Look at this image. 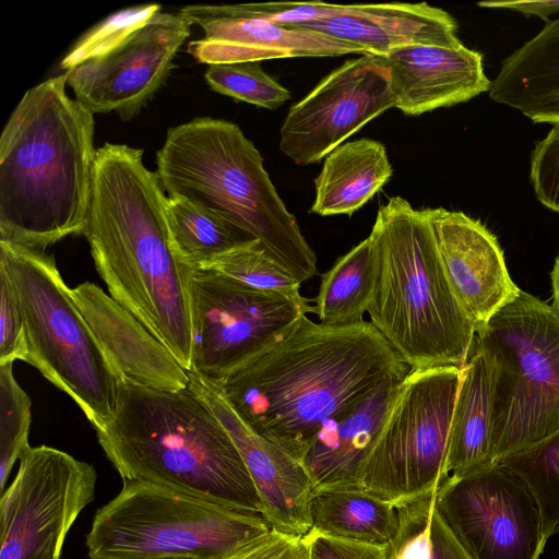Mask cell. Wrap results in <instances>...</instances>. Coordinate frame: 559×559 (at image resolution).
I'll list each match as a JSON object with an SVG mask.
<instances>
[{
	"label": "cell",
	"instance_id": "obj_1",
	"mask_svg": "<svg viewBox=\"0 0 559 559\" xmlns=\"http://www.w3.org/2000/svg\"><path fill=\"white\" fill-rule=\"evenodd\" d=\"M409 371L370 321L334 326L305 314L211 383L250 429L300 461L326 418Z\"/></svg>",
	"mask_w": 559,
	"mask_h": 559
},
{
	"label": "cell",
	"instance_id": "obj_2",
	"mask_svg": "<svg viewBox=\"0 0 559 559\" xmlns=\"http://www.w3.org/2000/svg\"><path fill=\"white\" fill-rule=\"evenodd\" d=\"M165 191L143 151L105 143L96 150L83 235L109 295L187 370L192 324L187 267L175 251Z\"/></svg>",
	"mask_w": 559,
	"mask_h": 559
},
{
	"label": "cell",
	"instance_id": "obj_3",
	"mask_svg": "<svg viewBox=\"0 0 559 559\" xmlns=\"http://www.w3.org/2000/svg\"><path fill=\"white\" fill-rule=\"evenodd\" d=\"M67 72L31 87L0 138V241L44 251L83 234L91 203L94 114Z\"/></svg>",
	"mask_w": 559,
	"mask_h": 559
},
{
	"label": "cell",
	"instance_id": "obj_4",
	"mask_svg": "<svg viewBox=\"0 0 559 559\" xmlns=\"http://www.w3.org/2000/svg\"><path fill=\"white\" fill-rule=\"evenodd\" d=\"M96 432L122 479L262 516L260 497L235 442L189 385L159 390L121 380L114 416Z\"/></svg>",
	"mask_w": 559,
	"mask_h": 559
},
{
	"label": "cell",
	"instance_id": "obj_5",
	"mask_svg": "<svg viewBox=\"0 0 559 559\" xmlns=\"http://www.w3.org/2000/svg\"><path fill=\"white\" fill-rule=\"evenodd\" d=\"M155 174L167 197L248 231L300 284L317 274L316 253L236 123L202 117L168 129Z\"/></svg>",
	"mask_w": 559,
	"mask_h": 559
},
{
	"label": "cell",
	"instance_id": "obj_6",
	"mask_svg": "<svg viewBox=\"0 0 559 559\" xmlns=\"http://www.w3.org/2000/svg\"><path fill=\"white\" fill-rule=\"evenodd\" d=\"M370 236L378 252L370 322L411 369L462 368L475 326L448 282L428 210L393 197Z\"/></svg>",
	"mask_w": 559,
	"mask_h": 559
},
{
	"label": "cell",
	"instance_id": "obj_7",
	"mask_svg": "<svg viewBox=\"0 0 559 559\" xmlns=\"http://www.w3.org/2000/svg\"><path fill=\"white\" fill-rule=\"evenodd\" d=\"M0 264L19 299L26 362L66 392L96 431L116 411L120 377L80 311L55 259L40 250L0 241Z\"/></svg>",
	"mask_w": 559,
	"mask_h": 559
},
{
	"label": "cell",
	"instance_id": "obj_8",
	"mask_svg": "<svg viewBox=\"0 0 559 559\" xmlns=\"http://www.w3.org/2000/svg\"><path fill=\"white\" fill-rule=\"evenodd\" d=\"M272 528L260 514L123 479L86 535L91 559H224Z\"/></svg>",
	"mask_w": 559,
	"mask_h": 559
},
{
	"label": "cell",
	"instance_id": "obj_9",
	"mask_svg": "<svg viewBox=\"0 0 559 559\" xmlns=\"http://www.w3.org/2000/svg\"><path fill=\"white\" fill-rule=\"evenodd\" d=\"M474 340L493 366L488 464H498L559 430V317L520 290Z\"/></svg>",
	"mask_w": 559,
	"mask_h": 559
},
{
	"label": "cell",
	"instance_id": "obj_10",
	"mask_svg": "<svg viewBox=\"0 0 559 559\" xmlns=\"http://www.w3.org/2000/svg\"><path fill=\"white\" fill-rule=\"evenodd\" d=\"M454 366L411 369L364 467L360 488L397 503L436 492L461 382Z\"/></svg>",
	"mask_w": 559,
	"mask_h": 559
},
{
	"label": "cell",
	"instance_id": "obj_11",
	"mask_svg": "<svg viewBox=\"0 0 559 559\" xmlns=\"http://www.w3.org/2000/svg\"><path fill=\"white\" fill-rule=\"evenodd\" d=\"M186 274L192 324L189 372L213 383L313 312L305 297L254 289L213 270L187 267Z\"/></svg>",
	"mask_w": 559,
	"mask_h": 559
},
{
	"label": "cell",
	"instance_id": "obj_12",
	"mask_svg": "<svg viewBox=\"0 0 559 559\" xmlns=\"http://www.w3.org/2000/svg\"><path fill=\"white\" fill-rule=\"evenodd\" d=\"M97 472L61 450L27 447L1 493L0 559H61L72 525L95 498Z\"/></svg>",
	"mask_w": 559,
	"mask_h": 559
},
{
	"label": "cell",
	"instance_id": "obj_13",
	"mask_svg": "<svg viewBox=\"0 0 559 559\" xmlns=\"http://www.w3.org/2000/svg\"><path fill=\"white\" fill-rule=\"evenodd\" d=\"M435 509L471 559H539L547 542L535 497L500 463L449 476Z\"/></svg>",
	"mask_w": 559,
	"mask_h": 559
},
{
	"label": "cell",
	"instance_id": "obj_14",
	"mask_svg": "<svg viewBox=\"0 0 559 559\" xmlns=\"http://www.w3.org/2000/svg\"><path fill=\"white\" fill-rule=\"evenodd\" d=\"M392 107L395 98L384 57L347 60L288 109L280 150L298 166L318 163Z\"/></svg>",
	"mask_w": 559,
	"mask_h": 559
},
{
	"label": "cell",
	"instance_id": "obj_15",
	"mask_svg": "<svg viewBox=\"0 0 559 559\" xmlns=\"http://www.w3.org/2000/svg\"><path fill=\"white\" fill-rule=\"evenodd\" d=\"M191 25L179 12H157L117 48L67 72L75 99L93 114L133 118L166 82Z\"/></svg>",
	"mask_w": 559,
	"mask_h": 559
},
{
	"label": "cell",
	"instance_id": "obj_16",
	"mask_svg": "<svg viewBox=\"0 0 559 559\" xmlns=\"http://www.w3.org/2000/svg\"><path fill=\"white\" fill-rule=\"evenodd\" d=\"M204 37L188 44L199 62L223 64L295 57L370 55L365 48L308 29H298L240 12L236 4H192L180 9Z\"/></svg>",
	"mask_w": 559,
	"mask_h": 559
},
{
	"label": "cell",
	"instance_id": "obj_17",
	"mask_svg": "<svg viewBox=\"0 0 559 559\" xmlns=\"http://www.w3.org/2000/svg\"><path fill=\"white\" fill-rule=\"evenodd\" d=\"M189 386L211 407L235 442L272 530L306 536L312 528L313 487L299 461L250 429L209 381L189 372Z\"/></svg>",
	"mask_w": 559,
	"mask_h": 559
},
{
	"label": "cell",
	"instance_id": "obj_18",
	"mask_svg": "<svg viewBox=\"0 0 559 559\" xmlns=\"http://www.w3.org/2000/svg\"><path fill=\"white\" fill-rule=\"evenodd\" d=\"M427 210L448 282L477 329L521 289L510 277L498 239L480 221L443 207Z\"/></svg>",
	"mask_w": 559,
	"mask_h": 559
},
{
	"label": "cell",
	"instance_id": "obj_19",
	"mask_svg": "<svg viewBox=\"0 0 559 559\" xmlns=\"http://www.w3.org/2000/svg\"><path fill=\"white\" fill-rule=\"evenodd\" d=\"M405 378L384 379L322 423L299 461L311 479L313 492L361 489L364 467Z\"/></svg>",
	"mask_w": 559,
	"mask_h": 559
},
{
	"label": "cell",
	"instance_id": "obj_20",
	"mask_svg": "<svg viewBox=\"0 0 559 559\" xmlns=\"http://www.w3.org/2000/svg\"><path fill=\"white\" fill-rule=\"evenodd\" d=\"M71 293L121 380L159 390H180L189 385V371L99 286L85 282Z\"/></svg>",
	"mask_w": 559,
	"mask_h": 559
},
{
	"label": "cell",
	"instance_id": "obj_21",
	"mask_svg": "<svg viewBox=\"0 0 559 559\" xmlns=\"http://www.w3.org/2000/svg\"><path fill=\"white\" fill-rule=\"evenodd\" d=\"M384 59L395 108L408 116L465 103L490 87L483 55L463 44L403 46Z\"/></svg>",
	"mask_w": 559,
	"mask_h": 559
},
{
	"label": "cell",
	"instance_id": "obj_22",
	"mask_svg": "<svg viewBox=\"0 0 559 559\" xmlns=\"http://www.w3.org/2000/svg\"><path fill=\"white\" fill-rule=\"evenodd\" d=\"M285 26L320 32L382 57L395 48L416 44H462L454 17L426 2L337 4L331 16Z\"/></svg>",
	"mask_w": 559,
	"mask_h": 559
},
{
	"label": "cell",
	"instance_id": "obj_23",
	"mask_svg": "<svg viewBox=\"0 0 559 559\" xmlns=\"http://www.w3.org/2000/svg\"><path fill=\"white\" fill-rule=\"evenodd\" d=\"M488 92L536 123H559V19L503 60Z\"/></svg>",
	"mask_w": 559,
	"mask_h": 559
},
{
	"label": "cell",
	"instance_id": "obj_24",
	"mask_svg": "<svg viewBox=\"0 0 559 559\" xmlns=\"http://www.w3.org/2000/svg\"><path fill=\"white\" fill-rule=\"evenodd\" d=\"M461 370L448 442L445 479L489 463L493 366L475 340Z\"/></svg>",
	"mask_w": 559,
	"mask_h": 559
},
{
	"label": "cell",
	"instance_id": "obj_25",
	"mask_svg": "<svg viewBox=\"0 0 559 559\" xmlns=\"http://www.w3.org/2000/svg\"><path fill=\"white\" fill-rule=\"evenodd\" d=\"M393 174L386 150L371 139L348 141L332 151L314 179L310 212L320 216H352Z\"/></svg>",
	"mask_w": 559,
	"mask_h": 559
},
{
	"label": "cell",
	"instance_id": "obj_26",
	"mask_svg": "<svg viewBox=\"0 0 559 559\" xmlns=\"http://www.w3.org/2000/svg\"><path fill=\"white\" fill-rule=\"evenodd\" d=\"M310 515L311 531L382 547L392 542L400 526L397 503L359 488L314 491Z\"/></svg>",
	"mask_w": 559,
	"mask_h": 559
},
{
	"label": "cell",
	"instance_id": "obj_27",
	"mask_svg": "<svg viewBox=\"0 0 559 559\" xmlns=\"http://www.w3.org/2000/svg\"><path fill=\"white\" fill-rule=\"evenodd\" d=\"M378 275V252L369 235L321 275L313 299L319 323L349 325L362 322L372 300Z\"/></svg>",
	"mask_w": 559,
	"mask_h": 559
},
{
	"label": "cell",
	"instance_id": "obj_28",
	"mask_svg": "<svg viewBox=\"0 0 559 559\" xmlns=\"http://www.w3.org/2000/svg\"><path fill=\"white\" fill-rule=\"evenodd\" d=\"M166 217L179 261L192 270H206L223 255L257 239L231 222L182 198L167 197Z\"/></svg>",
	"mask_w": 559,
	"mask_h": 559
},
{
	"label": "cell",
	"instance_id": "obj_29",
	"mask_svg": "<svg viewBox=\"0 0 559 559\" xmlns=\"http://www.w3.org/2000/svg\"><path fill=\"white\" fill-rule=\"evenodd\" d=\"M400 526L386 559H471L435 509V495L399 503Z\"/></svg>",
	"mask_w": 559,
	"mask_h": 559
},
{
	"label": "cell",
	"instance_id": "obj_30",
	"mask_svg": "<svg viewBox=\"0 0 559 559\" xmlns=\"http://www.w3.org/2000/svg\"><path fill=\"white\" fill-rule=\"evenodd\" d=\"M499 464V463H498ZM500 464L520 476L537 502L546 538L559 532V430L506 457Z\"/></svg>",
	"mask_w": 559,
	"mask_h": 559
},
{
	"label": "cell",
	"instance_id": "obj_31",
	"mask_svg": "<svg viewBox=\"0 0 559 559\" xmlns=\"http://www.w3.org/2000/svg\"><path fill=\"white\" fill-rule=\"evenodd\" d=\"M206 270L216 271L254 289L293 299L304 298L299 293L301 284L258 240L223 255Z\"/></svg>",
	"mask_w": 559,
	"mask_h": 559
},
{
	"label": "cell",
	"instance_id": "obj_32",
	"mask_svg": "<svg viewBox=\"0 0 559 559\" xmlns=\"http://www.w3.org/2000/svg\"><path fill=\"white\" fill-rule=\"evenodd\" d=\"M31 400L15 380L13 364L0 365V490L28 444Z\"/></svg>",
	"mask_w": 559,
	"mask_h": 559
},
{
	"label": "cell",
	"instance_id": "obj_33",
	"mask_svg": "<svg viewBox=\"0 0 559 559\" xmlns=\"http://www.w3.org/2000/svg\"><path fill=\"white\" fill-rule=\"evenodd\" d=\"M204 78L212 91L266 109H276L292 97L257 61L212 64Z\"/></svg>",
	"mask_w": 559,
	"mask_h": 559
},
{
	"label": "cell",
	"instance_id": "obj_34",
	"mask_svg": "<svg viewBox=\"0 0 559 559\" xmlns=\"http://www.w3.org/2000/svg\"><path fill=\"white\" fill-rule=\"evenodd\" d=\"M160 5L150 3L120 10L88 31L62 59L61 68L68 72L76 66L102 57L121 45L157 12Z\"/></svg>",
	"mask_w": 559,
	"mask_h": 559
},
{
	"label": "cell",
	"instance_id": "obj_35",
	"mask_svg": "<svg viewBox=\"0 0 559 559\" xmlns=\"http://www.w3.org/2000/svg\"><path fill=\"white\" fill-rule=\"evenodd\" d=\"M23 317L13 283L0 264V365L27 360Z\"/></svg>",
	"mask_w": 559,
	"mask_h": 559
},
{
	"label": "cell",
	"instance_id": "obj_36",
	"mask_svg": "<svg viewBox=\"0 0 559 559\" xmlns=\"http://www.w3.org/2000/svg\"><path fill=\"white\" fill-rule=\"evenodd\" d=\"M530 178L538 201L559 213V123L535 144Z\"/></svg>",
	"mask_w": 559,
	"mask_h": 559
},
{
	"label": "cell",
	"instance_id": "obj_37",
	"mask_svg": "<svg viewBox=\"0 0 559 559\" xmlns=\"http://www.w3.org/2000/svg\"><path fill=\"white\" fill-rule=\"evenodd\" d=\"M237 9L248 15L282 25H292L331 16L337 4L314 2L240 3Z\"/></svg>",
	"mask_w": 559,
	"mask_h": 559
},
{
	"label": "cell",
	"instance_id": "obj_38",
	"mask_svg": "<svg viewBox=\"0 0 559 559\" xmlns=\"http://www.w3.org/2000/svg\"><path fill=\"white\" fill-rule=\"evenodd\" d=\"M224 559H310L307 536L271 530Z\"/></svg>",
	"mask_w": 559,
	"mask_h": 559
},
{
	"label": "cell",
	"instance_id": "obj_39",
	"mask_svg": "<svg viewBox=\"0 0 559 559\" xmlns=\"http://www.w3.org/2000/svg\"><path fill=\"white\" fill-rule=\"evenodd\" d=\"M310 559H386L385 547L341 539L310 531Z\"/></svg>",
	"mask_w": 559,
	"mask_h": 559
},
{
	"label": "cell",
	"instance_id": "obj_40",
	"mask_svg": "<svg viewBox=\"0 0 559 559\" xmlns=\"http://www.w3.org/2000/svg\"><path fill=\"white\" fill-rule=\"evenodd\" d=\"M479 7L493 9H509L525 15H536L547 21L548 17L559 12V1H511V2H479Z\"/></svg>",
	"mask_w": 559,
	"mask_h": 559
},
{
	"label": "cell",
	"instance_id": "obj_41",
	"mask_svg": "<svg viewBox=\"0 0 559 559\" xmlns=\"http://www.w3.org/2000/svg\"><path fill=\"white\" fill-rule=\"evenodd\" d=\"M550 276L552 287V302L550 306L559 317V254L556 258Z\"/></svg>",
	"mask_w": 559,
	"mask_h": 559
}]
</instances>
